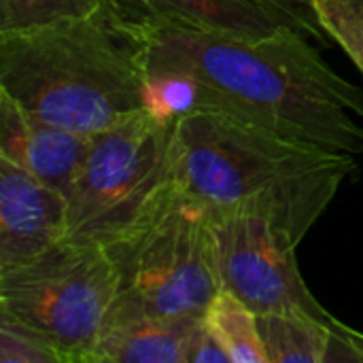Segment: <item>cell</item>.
Instances as JSON below:
<instances>
[{"mask_svg":"<svg viewBox=\"0 0 363 363\" xmlns=\"http://www.w3.org/2000/svg\"><path fill=\"white\" fill-rule=\"evenodd\" d=\"M285 28L240 38L179 26H151L149 79L183 87L185 108L230 115L283 138L328 151H363V89L336 74L311 45Z\"/></svg>","mask_w":363,"mask_h":363,"instance_id":"1","label":"cell"},{"mask_svg":"<svg viewBox=\"0 0 363 363\" xmlns=\"http://www.w3.org/2000/svg\"><path fill=\"white\" fill-rule=\"evenodd\" d=\"M151 26L119 0L0 32V91L30 115L85 136L153 104Z\"/></svg>","mask_w":363,"mask_h":363,"instance_id":"2","label":"cell"},{"mask_svg":"<svg viewBox=\"0 0 363 363\" xmlns=\"http://www.w3.org/2000/svg\"><path fill=\"white\" fill-rule=\"evenodd\" d=\"M355 170V155L302 145L217 111L174 115L179 185L215 215L270 219L296 245Z\"/></svg>","mask_w":363,"mask_h":363,"instance_id":"3","label":"cell"},{"mask_svg":"<svg viewBox=\"0 0 363 363\" xmlns=\"http://www.w3.org/2000/svg\"><path fill=\"white\" fill-rule=\"evenodd\" d=\"M106 251L117 272L106 328L138 317H202L221 291L213 213L179 181Z\"/></svg>","mask_w":363,"mask_h":363,"instance_id":"4","label":"cell"},{"mask_svg":"<svg viewBox=\"0 0 363 363\" xmlns=\"http://www.w3.org/2000/svg\"><path fill=\"white\" fill-rule=\"evenodd\" d=\"M174 115L149 104L89 138L68 194L66 238L106 247L174 187Z\"/></svg>","mask_w":363,"mask_h":363,"instance_id":"5","label":"cell"},{"mask_svg":"<svg viewBox=\"0 0 363 363\" xmlns=\"http://www.w3.org/2000/svg\"><path fill=\"white\" fill-rule=\"evenodd\" d=\"M117 298L106 247L64 238L0 268V311L47 336L68 363H89Z\"/></svg>","mask_w":363,"mask_h":363,"instance_id":"6","label":"cell"},{"mask_svg":"<svg viewBox=\"0 0 363 363\" xmlns=\"http://www.w3.org/2000/svg\"><path fill=\"white\" fill-rule=\"evenodd\" d=\"M213 232L221 289L255 315L304 313L336 321L306 287L296 262L298 245L270 219L253 213H213Z\"/></svg>","mask_w":363,"mask_h":363,"instance_id":"7","label":"cell"},{"mask_svg":"<svg viewBox=\"0 0 363 363\" xmlns=\"http://www.w3.org/2000/svg\"><path fill=\"white\" fill-rule=\"evenodd\" d=\"M149 26H179L200 32L262 38L291 28L330 43L313 0H119Z\"/></svg>","mask_w":363,"mask_h":363,"instance_id":"8","label":"cell"},{"mask_svg":"<svg viewBox=\"0 0 363 363\" xmlns=\"http://www.w3.org/2000/svg\"><path fill=\"white\" fill-rule=\"evenodd\" d=\"M68 234V198L0 155V268L47 251Z\"/></svg>","mask_w":363,"mask_h":363,"instance_id":"9","label":"cell"},{"mask_svg":"<svg viewBox=\"0 0 363 363\" xmlns=\"http://www.w3.org/2000/svg\"><path fill=\"white\" fill-rule=\"evenodd\" d=\"M89 138L30 115L9 94L0 91V155L66 198L85 162Z\"/></svg>","mask_w":363,"mask_h":363,"instance_id":"10","label":"cell"},{"mask_svg":"<svg viewBox=\"0 0 363 363\" xmlns=\"http://www.w3.org/2000/svg\"><path fill=\"white\" fill-rule=\"evenodd\" d=\"M202 317H138L111 323L89 363H191Z\"/></svg>","mask_w":363,"mask_h":363,"instance_id":"11","label":"cell"},{"mask_svg":"<svg viewBox=\"0 0 363 363\" xmlns=\"http://www.w3.org/2000/svg\"><path fill=\"white\" fill-rule=\"evenodd\" d=\"M257 323L270 363H330L334 336L345 328L304 313L257 315Z\"/></svg>","mask_w":363,"mask_h":363,"instance_id":"12","label":"cell"},{"mask_svg":"<svg viewBox=\"0 0 363 363\" xmlns=\"http://www.w3.org/2000/svg\"><path fill=\"white\" fill-rule=\"evenodd\" d=\"M202 319L230 363H270L257 315L234 294L221 289L206 306Z\"/></svg>","mask_w":363,"mask_h":363,"instance_id":"13","label":"cell"},{"mask_svg":"<svg viewBox=\"0 0 363 363\" xmlns=\"http://www.w3.org/2000/svg\"><path fill=\"white\" fill-rule=\"evenodd\" d=\"M0 363H68L40 332L0 311Z\"/></svg>","mask_w":363,"mask_h":363,"instance_id":"14","label":"cell"},{"mask_svg":"<svg viewBox=\"0 0 363 363\" xmlns=\"http://www.w3.org/2000/svg\"><path fill=\"white\" fill-rule=\"evenodd\" d=\"M100 2L102 0H0V32L79 17L94 11Z\"/></svg>","mask_w":363,"mask_h":363,"instance_id":"15","label":"cell"},{"mask_svg":"<svg viewBox=\"0 0 363 363\" xmlns=\"http://www.w3.org/2000/svg\"><path fill=\"white\" fill-rule=\"evenodd\" d=\"M332 40L363 72V0H313Z\"/></svg>","mask_w":363,"mask_h":363,"instance_id":"16","label":"cell"}]
</instances>
